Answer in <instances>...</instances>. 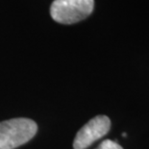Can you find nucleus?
<instances>
[{"instance_id":"obj_1","label":"nucleus","mask_w":149,"mask_h":149,"mask_svg":"<svg viewBox=\"0 0 149 149\" xmlns=\"http://www.w3.org/2000/svg\"><path fill=\"white\" fill-rule=\"evenodd\" d=\"M34 120L17 117L0 122V149H15L25 144L37 134Z\"/></svg>"},{"instance_id":"obj_2","label":"nucleus","mask_w":149,"mask_h":149,"mask_svg":"<svg viewBox=\"0 0 149 149\" xmlns=\"http://www.w3.org/2000/svg\"><path fill=\"white\" fill-rule=\"evenodd\" d=\"M94 0H54L50 15L62 24H73L84 20L93 11Z\"/></svg>"},{"instance_id":"obj_3","label":"nucleus","mask_w":149,"mask_h":149,"mask_svg":"<svg viewBox=\"0 0 149 149\" xmlns=\"http://www.w3.org/2000/svg\"><path fill=\"white\" fill-rule=\"evenodd\" d=\"M111 129V120L106 116H97L82 127L76 134L73 141L74 149H86L93 142L103 138Z\"/></svg>"},{"instance_id":"obj_4","label":"nucleus","mask_w":149,"mask_h":149,"mask_svg":"<svg viewBox=\"0 0 149 149\" xmlns=\"http://www.w3.org/2000/svg\"><path fill=\"white\" fill-rule=\"evenodd\" d=\"M95 149H123V147L116 141H111V139H105Z\"/></svg>"}]
</instances>
